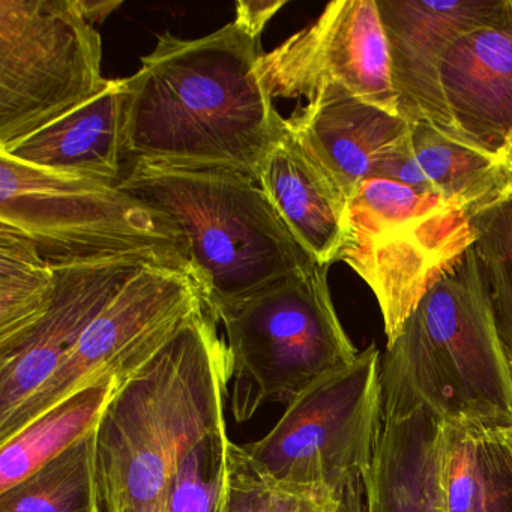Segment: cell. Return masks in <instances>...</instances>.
I'll return each mask as SVG.
<instances>
[{
	"mask_svg": "<svg viewBox=\"0 0 512 512\" xmlns=\"http://www.w3.org/2000/svg\"><path fill=\"white\" fill-rule=\"evenodd\" d=\"M203 304L196 281L185 272L164 266L140 269L89 326L55 374L10 418L0 421V443L80 389L106 380L122 382Z\"/></svg>",
	"mask_w": 512,
	"mask_h": 512,
	"instance_id": "30bf717a",
	"label": "cell"
},
{
	"mask_svg": "<svg viewBox=\"0 0 512 512\" xmlns=\"http://www.w3.org/2000/svg\"><path fill=\"white\" fill-rule=\"evenodd\" d=\"M274 98H307L328 85L400 115L391 53L376 0H337L316 22L287 38L259 61Z\"/></svg>",
	"mask_w": 512,
	"mask_h": 512,
	"instance_id": "8fae6325",
	"label": "cell"
},
{
	"mask_svg": "<svg viewBox=\"0 0 512 512\" xmlns=\"http://www.w3.org/2000/svg\"><path fill=\"white\" fill-rule=\"evenodd\" d=\"M349 221L340 260L376 296L388 341L478 238L463 206L385 178L359 185Z\"/></svg>",
	"mask_w": 512,
	"mask_h": 512,
	"instance_id": "52a82bcc",
	"label": "cell"
},
{
	"mask_svg": "<svg viewBox=\"0 0 512 512\" xmlns=\"http://www.w3.org/2000/svg\"><path fill=\"white\" fill-rule=\"evenodd\" d=\"M385 416L512 427V367L473 248L421 299L382 356Z\"/></svg>",
	"mask_w": 512,
	"mask_h": 512,
	"instance_id": "3957f363",
	"label": "cell"
},
{
	"mask_svg": "<svg viewBox=\"0 0 512 512\" xmlns=\"http://www.w3.org/2000/svg\"><path fill=\"white\" fill-rule=\"evenodd\" d=\"M0 224L31 239L50 265L128 257L193 278L175 221L121 185L53 175L0 154Z\"/></svg>",
	"mask_w": 512,
	"mask_h": 512,
	"instance_id": "8992f818",
	"label": "cell"
},
{
	"mask_svg": "<svg viewBox=\"0 0 512 512\" xmlns=\"http://www.w3.org/2000/svg\"><path fill=\"white\" fill-rule=\"evenodd\" d=\"M383 427L382 355L370 346L311 383L266 436L242 446L272 481L338 499L370 472Z\"/></svg>",
	"mask_w": 512,
	"mask_h": 512,
	"instance_id": "ba28073f",
	"label": "cell"
},
{
	"mask_svg": "<svg viewBox=\"0 0 512 512\" xmlns=\"http://www.w3.org/2000/svg\"><path fill=\"white\" fill-rule=\"evenodd\" d=\"M0 512H103L97 428L19 484L2 491Z\"/></svg>",
	"mask_w": 512,
	"mask_h": 512,
	"instance_id": "7402d4cb",
	"label": "cell"
},
{
	"mask_svg": "<svg viewBox=\"0 0 512 512\" xmlns=\"http://www.w3.org/2000/svg\"><path fill=\"white\" fill-rule=\"evenodd\" d=\"M232 362L203 304L119 383L97 427L103 512H166L185 452L226 419Z\"/></svg>",
	"mask_w": 512,
	"mask_h": 512,
	"instance_id": "7a4b0ae2",
	"label": "cell"
},
{
	"mask_svg": "<svg viewBox=\"0 0 512 512\" xmlns=\"http://www.w3.org/2000/svg\"><path fill=\"white\" fill-rule=\"evenodd\" d=\"M260 37L239 19L194 40L161 35L127 79L128 160L256 179L286 131L260 79Z\"/></svg>",
	"mask_w": 512,
	"mask_h": 512,
	"instance_id": "6da1fadb",
	"label": "cell"
},
{
	"mask_svg": "<svg viewBox=\"0 0 512 512\" xmlns=\"http://www.w3.org/2000/svg\"><path fill=\"white\" fill-rule=\"evenodd\" d=\"M482 463L487 484L485 512H512V448L502 428L482 434Z\"/></svg>",
	"mask_w": 512,
	"mask_h": 512,
	"instance_id": "4316f807",
	"label": "cell"
},
{
	"mask_svg": "<svg viewBox=\"0 0 512 512\" xmlns=\"http://www.w3.org/2000/svg\"><path fill=\"white\" fill-rule=\"evenodd\" d=\"M121 380L80 389L47 410L16 436L0 443V493L67 451L100 424Z\"/></svg>",
	"mask_w": 512,
	"mask_h": 512,
	"instance_id": "ffe728a7",
	"label": "cell"
},
{
	"mask_svg": "<svg viewBox=\"0 0 512 512\" xmlns=\"http://www.w3.org/2000/svg\"><path fill=\"white\" fill-rule=\"evenodd\" d=\"M256 181L299 245L322 265L340 262L349 242V199L286 125Z\"/></svg>",
	"mask_w": 512,
	"mask_h": 512,
	"instance_id": "e0dca14e",
	"label": "cell"
},
{
	"mask_svg": "<svg viewBox=\"0 0 512 512\" xmlns=\"http://www.w3.org/2000/svg\"><path fill=\"white\" fill-rule=\"evenodd\" d=\"M101 59L79 0H0V148L101 92Z\"/></svg>",
	"mask_w": 512,
	"mask_h": 512,
	"instance_id": "9c48e42d",
	"label": "cell"
},
{
	"mask_svg": "<svg viewBox=\"0 0 512 512\" xmlns=\"http://www.w3.org/2000/svg\"><path fill=\"white\" fill-rule=\"evenodd\" d=\"M56 271L37 245L0 224V355L10 352L55 302Z\"/></svg>",
	"mask_w": 512,
	"mask_h": 512,
	"instance_id": "44dd1931",
	"label": "cell"
},
{
	"mask_svg": "<svg viewBox=\"0 0 512 512\" xmlns=\"http://www.w3.org/2000/svg\"><path fill=\"white\" fill-rule=\"evenodd\" d=\"M328 271L313 262L250 298L209 310L229 349L230 406L238 424L266 404H289L358 358L335 311Z\"/></svg>",
	"mask_w": 512,
	"mask_h": 512,
	"instance_id": "5b68a950",
	"label": "cell"
},
{
	"mask_svg": "<svg viewBox=\"0 0 512 512\" xmlns=\"http://www.w3.org/2000/svg\"><path fill=\"white\" fill-rule=\"evenodd\" d=\"M230 443L224 419L185 452L166 512H220Z\"/></svg>",
	"mask_w": 512,
	"mask_h": 512,
	"instance_id": "484cf974",
	"label": "cell"
},
{
	"mask_svg": "<svg viewBox=\"0 0 512 512\" xmlns=\"http://www.w3.org/2000/svg\"><path fill=\"white\" fill-rule=\"evenodd\" d=\"M412 157L419 190L463 206L472 217L512 191V164L449 139L428 124H413Z\"/></svg>",
	"mask_w": 512,
	"mask_h": 512,
	"instance_id": "d6986e66",
	"label": "cell"
},
{
	"mask_svg": "<svg viewBox=\"0 0 512 512\" xmlns=\"http://www.w3.org/2000/svg\"><path fill=\"white\" fill-rule=\"evenodd\" d=\"M338 499L301 493L260 472L244 446L230 443L220 512H337Z\"/></svg>",
	"mask_w": 512,
	"mask_h": 512,
	"instance_id": "d4e9b609",
	"label": "cell"
},
{
	"mask_svg": "<svg viewBox=\"0 0 512 512\" xmlns=\"http://www.w3.org/2000/svg\"><path fill=\"white\" fill-rule=\"evenodd\" d=\"M53 266L52 308L14 349L0 355V421L10 418L55 374L122 287L140 269L154 265L118 257Z\"/></svg>",
	"mask_w": 512,
	"mask_h": 512,
	"instance_id": "4fadbf2b",
	"label": "cell"
},
{
	"mask_svg": "<svg viewBox=\"0 0 512 512\" xmlns=\"http://www.w3.org/2000/svg\"><path fill=\"white\" fill-rule=\"evenodd\" d=\"M119 185L175 221L211 311L317 262L293 238L259 182L244 173L131 163Z\"/></svg>",
	"mask_w": 512,
	"mask_h": 512,
	"instance_id": "277c9868",
	"label": "cell"
},
{
	"mask_svg": "<svg viewBox=\"0 0 512 512\" xmlns=\"http://www.w3.org/2000/svg\"><path fill=\"white\" fill-rule=\"evenodd\" d=\"M80 10L85 14L86 19L95 23L104 22L116 8L121 7L122 2H92V0H79Z\"/></svg>",
	"mask_w": 512,
	"mask_h": 512,
	"instance_id": "f546056e",
	"label": "cell"
},
{
	"mask_svg": "<svg viewBox=\"0 0 512 512\" xmlns=\"http://www.w3.org/2000/svg\"><path fill=\"white\" fill-rule=\"evenodd\" d=\"M127 79L107 80L94 98L52 124L0 148L32 169L119 185L124 178Z\"/></svg>",
	"mask_w": 512,
	"mask_h": 512,
	"instance_id": "2e32d148",
	"label": "cell"
},
{
	"mask_svg": "<svg viewBox=\"0 0 512 512\" xmlns=\"http://www.w3.org/2000/svg\"><path fill=\"white\" fill-rule=\"evenodd\" d=\"M364 481L349 485L338 497L337 512H364Z\"/></svg>",
	"mask_w": 512,
	"mask_h": 512,
	"instance_id": "f1b7e54d",
	"label": "cell"
},
{
	"mask_svg": "<svg viewBox=\"0 0 512 512\" xmlns=\"http://www.w3.org/2000/svg\"><path fill=\"white\" fill-rule=\"evenodd\" d=\"M440 424L424 407L404 416H385L382 439L364 479V512H445Z\"/></svg>",
	"mask_w": 512,
	"mask_h": 512,
	"instance_id": "ac0fdd59",
	"label": "cell"
},
{
	"mask_svg": "<svg viewBox=\"0 0 512 512\" xmlns=\"http://www.w3.org/2000/svg\"><path fill=\"white\" fill-rule=\"evenodd\" d=\"M440 83L452 139L508 160L512 146V10L502 22L455 41L443 61Z\"/></svg>",
	"mask_w": 512,
	"mask_h": 512,
	"instance_id": "9a60e30c",
	"label": "cell"
},
{
	"mask_svg": "<svg viewBox=\"0 0 512 512\" xmlns=\"http://www.w3.org/2000/svg\"><path fill=\"white\" fill-rule=\"evenodd\" d=\"M286 5L284 0L277 2H259V0H250V2H238L236 4L235 19L244 22L248 28L262 34L269 20L275 16Z\"/></svg>",
	"mask_w": 512,
	"mask_h": 512,
	"instance_id": "83f0119b",
	"label": "cell"
},
{
	"mask_svg": "<svg viewBox=\"0 0 512 512\" xmlns=\"http://www.w3.org/2000/svg\"><path fill=\"white\" fill-rule=\"evenodd\" d=\"M484 430L463 421L440 424L439 479L445 512H485Z\"/></svg>",
	"mask_w": 512,
	"mask_h": 512,
	"instance_id": "cb8c5ba5",
	"label": "cell"
},
{
	"mask_svg": "<svg viewBox=\"0 0 512 512\" xmlns=\"http://www.w3.org/2000/svg\"><path fill=\"white\" fill-rule=\"evenodd\" d=\"M377 4L401 118L431 125L452 139L440 83L443 61L463 35L505 20L511 0H379Z\"/></svg>",
	"mask_w": 512,
	"mask_h": 512,
	"instance_id": "7c38bea8",
	"label": "cell"
},
{
	"mask_svg": "<svg viewBox=\"0 0 512 512\" xmlns=\"http://www.w3.org/2000/svg\"><path fill=\"white\" fill-rule=\"evenodd\" d=\"M478 232L473 253L487 287L494 322L512 367V191L472 217Z\"/></svg>",
	"mask_w": 512,
	"mask_h": 512,
	"instance_id": "603a6c76",
	"label": "cell"
},
{
	"mask_svg": "<svg viewBox=\"0 0 512 512\" xmlns=\"http://www.w3.org/2000/svg\"><path fill=\"white\" fill-rule=\"evenodd\" d=\"M508 160H509V163L512 164V146H511V149H509Z\"/></svg>",
	"mask_w": 512,
	"mask_h": 512,
	"instance_id": "1f68e13d",
	"label": "cell"
},
{
	"mask_svg": "<svg viewBox=\"0 0 512 512\" xmlns=\"http://www.w3.org/2000/svg\"><path fill=\"white\" fill-rule=\"evenodd\" d=\"M286 125L349 202L362 182L379 178L382 167L409 145L413 127L337 85L320 89Z\"/></svg>",
	"mask_w": 512,
	"mask_h": 512,
	"instance_id": "5bb4252c",
	"label": "cell"
},
{
	"mask_svg": "<svg viewBox=\"0 0 512 512\" xmlns=\"http://www.w3.org/2000/svg\"><path fill=\"white\" fill-rule=\"evenodd\" d=\"M503 436H505V439L508 440L509 446L512 448V427L509 428H502Z\"/></svg>",
	"mask_w": 512,
	"mask_h": 512,
	"instance_id": "4dcf8cb0",
	"label": "cell"
}]
</instances>
